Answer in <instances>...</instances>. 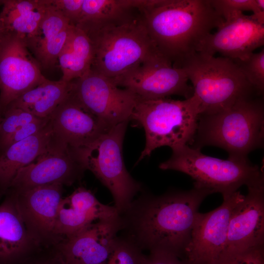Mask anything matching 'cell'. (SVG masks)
Wrapping results in <instances>:
<instances>
[{
  "label": "cell",
  "instance_id": "6da1fadb",
  "mask_svg": "<svg viewBox=\"0 0 264 264\" xmlns=\"http://www.w3.org/2000/svg\"><path fill=\"white\" fill-rule=\"evenodd\" d=\"M209 190L194 187L155 196L142 193L121 214L122 236L141 250L184 258L199 207Z\"/></svg>",
  "mask_w": 264,
  "mask_h": 264
},
{
  "label": "cell",
  "instance_id": "7a4b0ae2",
  "mask_svg": "<svg viewBox=\"0 0 264 264\" xmlns=\"http://www.w3.org/2000/svg\"><path fill=\"white\" fill-rule=\"evenodd\" d=\"M138 10L159 53L178 68L224 22L209 0H140Z\"/></svg>",
  "mask_w": 264,
  "mask_h": 264
},
{
  "label": "cell",
  "instance_id": "3957f363",
  "mask_svg": "<svg viewBox=\"0 0 264 264\" xmlns=\"http://www.w3.org/2000/svg\"><path fill=\"white\" fill-rule=\"evenodd\" d=\"M241 99L219 112L200 115L192 147L220 148L228 159L246 160L251 151L263 147L264 105L262 95Z\"/></svg>",
  "mask_w": 264,
  "mask_h": 264
},
{
  "label": "cell",
  "instance_id": "277c9868",
  "mask_svg": "<svg viewBox=\"0 0 264 264\" xmlns=\"http://www.w3.org/2000/svg\"><path fill=\"white\" fill-rule=\"evenodd\" d=\"M179 67L192 83L200 116L219 112L241 99L262 95L231 59L196 52L186 57Z\"/></svg>",
  "mask_w": 264,
  "mask_h": 264
},
{
  "label": "cell",
  "instance_id": "5b68a950",
  "mask_svg": "<svg viewBox=\"0 0 264 264\" xmlns=\"http://www.w3.org/2000/svg\"><path fill=\"white\" fill-rule=\"evenodd\" d=\"M163 170L179 171L190 176L194 187L220 193L223 200L242 185L248 189L264 187L263 172L246 160H223L202 154L200 149L185 145L172 149L171 156L161 163Z\"/></svg>",
  "mask_w": 264,
  "mask_h": 264
},
{
  "label": "cell",
  "instance_id": "8992f818",
  "mask_svg": "<svg viewBox=\"0 0 264 264\" xmlns=\"http://www.w3.org/2000/svg\"><path fill=\"white\" fill-rule=\"evenodd\" d=\"M200 116V105L193 94L183 100L167 98L139 99L130 117L144 129L145 146L138 161L155 149L172 150L192 144Z\"/></svg>",
  "mask_w": 264,
  "mask_h": 264
},
{
  "label": "cell",
  "instance_id": "52a82bcc",
  "mask_svg": "<svg viewBox=\"0 0 264 264\" xmlns=\"http://www.w3.org/2000/svg\"><path fill=\"white\" fill-rule=\"evenodd\" d=\"M89 39L94 49L90 69L111 80L162 56L150 37L140 13L136 18L105 28Z\"/></svg>",
  "mask_w": 264,
  "mask_h": 264
},
{
  "label": "cell",
  "instance_id": "ba28073f",
  "mask_svg": "<svg viewBox=\"0 0 264 264\" xmlns=\"http://www.w3.org/2000/svg\"><path fill=\"white\" fill-rule=\"evenodd\" d=\"M128 122L112 127L88 147L79 150L86 169L110 192L120 215L142 190L141 184L128 173L123 161L122 146Z\"/></svg>",
  "mask_w": 264,
  "mask_h": 264
},
{
  "label": "cell",
  "instance_id": "9c48e42d",
  "mask_svg": "<svg viewBox=\"0 0 264 264\" xmlns=\"http://www.w3.org/2000/svg\"><path fill=\"white\" fill-rule=\"evenodd\" d=\"M71 83V92L75 98L109 128L129 121L139 100L129 90L120 88L110 79L91 69Z\"/></svg>",
  "mask_w": 264,
  "mask_h": 264
},
{
  "label": "cell",
  "instance_id": "30bf717a",
  "mask_svg": "<svg viewBox=\"0 0 264 264\" xmlns=\"http://www.w3.org/2000/svg\"><path fill=\"white\" fill-rule=\"evenodd\" d=\"M86 170L78 150L70 147L54 134L49 148L18 171L8 191L54 184L71 185L82 178Z\"/></svg>",
  "mask_w": 264,
  "mask_h": 264
},
{
  "label": "cell",
  "instance_id": "8fae6325",
  "mask_svg": "<svg viewBox=\"0 0 264 264\" xmlns=\"http://www.w3.org/2000/svg\"><path fill=\"white\" fill-rule=\"evenodd\" d=\"M46 79L26 43L15 35L3 33L0 39V109L5 110Z\"/></svg>",
  "mask_w": 264,
  "mask_h": 264
},
{
  "label": "cell",
  "instance_id": "7c38bea8",
  "mask_svg": "<svg viewBox=\"0 0 264 264\" xmlns=\"http://www.w3.org/2000/svg\"><path fill=\"white\" fill-rule=\"evenodd\" d=\"M111 81L141 100L167 98L173 95L187 99L193 94L184 71L173 66L163 56L148 61Z\"/></svg>",
  "mask_w": 264,
  "mask_h": 264
},
{
  "label": "cell",
  "instance_id": "4fadbf2b",
  "mask_svg": "<svg viewBox=\"0 0 264 264\" xmlns=\"http://www.w3.org/2000/svg\"><path fill=\"white\" fill-rule=\"evenodd\" d=\"M244 197L237 191L215 209L198 213L184 258L191 264H215L223 257L231 215Z\"/></svg>",
  "mask_w": 264,
  "mask_h": 264
},
{
  "label": "cell",
  "instance_id": "5bb4252c",
  "mask_svg": "<svg viewBox=\"0 0 264 264\" xmlns=\"http://www.w3.org/2000/svg\"><path fill=\"white\" fill-rule=\"evenodd\" d=\"M264 44V25L242 12L224 20L214 33L199 43L197 52L214 56L219 53L231 59L244 60Z\"/></svg>",
  "mask_w": 264,
  "mask_h": 264
},
{
  "label": "cell",
  "instance_id": "9a60e30c",
  "mask_svg": "<svg viewBox=\"0 0 264 264\" xmlns=\"http://www.w3.org/2000/svg\"><path fill=\"white\" fill-rule=\"evenodd\" d=\"M122 229L120 214L92 222L66 237L58 252L61 264H103Z\"/></svg>",
  "mask_w": 264,
  "mask_h": 264
},
{
  "label": "cell",
  "instance_id": "2e32d148",
  "mask_svg": "<svg viewBox=\"0 0 264 264\" xmlns=\"http://www.w3.org/2000/svg\"><path fill=\"white\" fill-rule=\"evenodd\" d=\"M261 247H264V187L248 189L247 194L234 208L221 258Z\"/></svg>",
  "mask_w": 264,
  "mask_h": 264
},
{
  "label": "cell",
  "instance_id": "e0dca14e",
  "mask_svg": "<svg viewBox=\"0 0 264 264\" xmlns=\"http://www.w3.org/2000/svg\"><path fill=\"white\" fill-rule=\"evenodd\" d=\"M49 117L55 136L77 150L87 148L110 129L83 106L71 90Z\"/></svg>",
  "mask_w": 264,
  "mask_h": 264
},
{
  "label": "cell",
  "instance_id": "ac0fdd59",
  "mask_svg": "<svg viewBox=\"0 0 264 264\" xmlns=\"http://www.w3.org/2000/svg\"><path fill=\"white\" fill-rule=\"evenodd\" d=\"M63 186L54 184L20 191H9L14 194L21 216L35 240L53 234L63 198Z\"/></svg>",
  "mask_w": 264,
  "mask_h": 264
},
{
  "label": "cell",
  "instance_id": "d6986e66",
  "mask_svg": "<svg viewBox=\"0 0 264 264\" xmlns=\"http://www.w3.org/2000/svg\"><path fill=\"white\" fill-rule=\"evenodd\" d=\"M119 214L114 206L101 203L90 190L80 187L62 199L53 233L67 237L96 220L108 219Z\"/></svg>",
  "mask_w": 264,
  "mask_h": 264
},
{
  "label": "cell",
  "instance_id": "ffe728a7",
  "mask_svg": "<svg viewBox=\"0 0 264 264\" xmlns=\"http://www.w3.org/2000/svg\"><path fill=\"white\" fill-rule=\"evenodd\" d=\"M47 8L34 35L27 44L40 66L53 67L74 26L46 0Z\"/></svg>",
  "mask_w": 264,
  "mask_h": 264
},
{
  "label": "cell",
  "instance_id": "44dd1931",
  "mask_svg": "<svg viewBox=\"0 0 264 264\" xmlns=\"http://www.w3.org/2000/svg\"><path fill=\"white\" fill-rule=\"evenodd\" d=\"M53 139L54 133L49 120L38 132L4 149L0 155V198L8 192L18 171L44 153Z\"/></svg>",
  "mask_w": 264,
  "mask_h": 264
},
{
  "label": "cell",
  "instance_id": "7402d4cb",
  "mask_svg": "<svg viewBox=\"0 0 264 264\" xmlns=\"http://www.w3.org/2000/svg\"><path fill=\"white\" fill-rule=\"evenodd\" d=\"M0 204V264H11L35 240L18 207L15 197L8 192Z\"/></svg>",
  "mask_w": 264,
  "mask_h": 264
},
{
  "label": "cell",
  "instance_id": "603a6c76",
  "mask_svg": "<svg viewBox=\"0 0 264 264\" xmlns=\"http://www.w3.org/2000/svg\"><path fill=\"white\" fill-rule=\"evenodd\" d=\"M139 0H84L75 27L90 38L101 30L130 21L139 15Z\"/></svg>",
  "mask_w": 264,
  "mask_h": 264
},
{
  "label": "cell",
  "instance_id": "cb8c5ba5",
  "mask_svg": "<svg viewBox=\"0 0 264 264\" xmlns=\"http://www.w3.org/2000/svg\"><path fill=\"white\" fill-rule=\"evenodd\" d=\"M46 0H3L0 22L3 33L15 35L26 44L34 35L47 8Z\"/></svg>",
  "mask_w": 264,
  "mask_h": 264
},
{
  "label": "cell",
  "instance_id": "d4e9b609",
  "mask_svg": "<svg viewBox=\"0 0 264 264\" xmlns=\"http://www.w3.org/2000/svg\"><path fill=\"white\" fill-rule=\"evenodd\" d=\"M71 88V82L67 83L61 80L56 81L46 79L20 96L6 109L18 108L38 118L48 117L68 97Z\"/></svg>",
  "mask_w": 264,
  "mask_h": 264
},
{
  "label": "cell",
  "instance_id": "484cf974",
  "mask_svg": "<svg viewBox=\"0 0 264 264\" xmlns=\"http://www.w3.org/2000/svg\"><path fill=\"white\" fill-rule=\"evenodd\" d=\"M93 56L91 41L75 26L58 57L62 72L60 80L69 83L82 77L90 69Z\"/></svg>",
  "mask_w": 264,
  "mask_h": 264
},
{
  "label": "cell",
  "instance_id": "4316f807",
  "mask_svg": "<svg viewBox=\"0 0 264 264\" xmlns=\"http://www.w3.org/2000/svg\"><path fill=\"white\" fill-rule=\"evenodd\" d=\"M249 83L257 92L263 94L264 90V49L252 53L244 60L232 59Z\"/></svg>",
  "mask_w": 264,
  "mask_h": 264
},
{
  "label": "cell",
  "instance_id": "83f0119b",
  "mask_svg": "<svg viewBox=\"0 0 264 264\" xmlns=\"http://www.w3.org/2000/svg\"><path fill=\"white\" fill-rule=\"evenodd\" d=\"M145 255L125 237L118 236L113 249L103 264H140Z\"/></svg>",
  "mask_w": 264,
  "mask_h": 264
},
{
  "label": "cell",
  "instance_id": "f1b7e54d",
  "mask_svg": "<svg viewBox=\"0 0 264 264\" xmlns=\"http://www.w3.org/2000/svg\"><path fill=\"white\" fill-rule=\"evenodd\" d=\"M216 11L224 20L232 14L246 11L257 14L264 12V0H209Z\"/></svg>",
  "mask_w": 264,
  "mask_h": 264
},
{
  "label": "cell",
  "instance_id": "f546056e",
  "mask_svg": "<svg viewBox=\"0 0 264 264\" xmlns=\"http://www.w3.org/2000/svg\"><path fill=\"white\" fill-rule=\"evenodd\" d=\"M29 112L18 108H9L0 120V142L22 126L38 118Z\"/></svg>",
  "mask_w": 264,
  "mask_h": 264
},
{
  "label": "cell",
  "instance_id": "4dcf8cb0",
  "mask_svg": "<svg viewBox=\"0 0 264 264\" xmlns=\"http://www.w3.org/2000/svg\"><path fill=\"white\" fill-rule=\"evenodd\" d=\"M49 117L38 118L23 125L12 134L0 142L3 149L10 145L20 141L36 134L42 130L48 123Z\"/></svg>",
  "mask_w": 264,
  "mask_h": 264
},
{
  "label": "cell",
  "instance_id": "1f68e13d",
  "mask_svg": "<svg viewBox=\"0 0 264 264\" xmlns=\"http://www.w3.org/2000/svg\"><path fill=\"white\" fill-rule=\"evenodd\" d=\"M48 3L75 26L80 17L84 0H47Z\"/></svg>",
  "mask_w": 264,
  "mask_h": 264
},
{
  "label": "cell",
  "instance_id": "d6a6232c",
  "mask_svg": "<svg viewBox=\"0 0 264 264\" xmlns=\"http://www.w3.org/2000/svg\"><path fill=\"white\" fill-rule=\"evenodd\" d=\"M215 264H264V247L251 248L225 256Z\"/></svg>",
  "mask_w": 264,
  "mask_h": 264
},
{
  "label": "cell",
  "instance_id": "836d02e7",
  "mask_svg": "<svg viewBox=\"0 0 264 264\" xmlns=\"http://www.w3.org/2000/svg\"><path fill=\"white\" fill-rule=\"evenodd\" d=\"M140 264H191L185 258L164 252H152L145 255Z\"/></svg>",
  "mask_w": 264,
  "mask_h": 264
},
{
  "label": "cell",
  "instance_id": "e575fe53",
  "mask_svg": "<svg viewBox=\"0 0 264 264\" xmlns=\"http://www.w3.org/2000/svg\"><path fill=\"white\" fill-rule=\"evenodd\" d=\"M2 2V0H0V9L1 7ZM3 34V30L1 26V24H0V39L1 36H2Z\"/></svg>",
  "mask_w": 264,
  "mask_h": 264
}]
</instances>
